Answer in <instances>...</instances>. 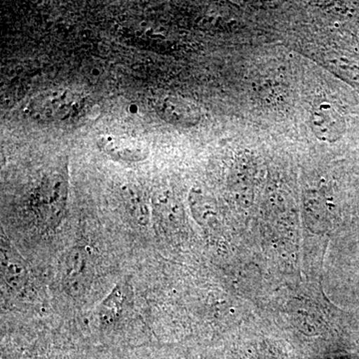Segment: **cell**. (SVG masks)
<instances>
[{"instance_id": "cell-1", "label": "cell", "mask_w": 359, "mask_h": 359, "mask_svg": "<svg viewBox=\"0 0 359 359\" xmlns=\"http://www.w3.org/2000/svg\"><path fill=\"white\" fill-rule=\"evenodd\" d=\"M84 107L83 97L69 90H52L33 99L28 110L36 121L54 123L76 119Z\"/></svg>"}, {"instance_id": "cell-2", "label": "cell", "mask_w": 359, "mask_h": 359, "mask_svg": "<svg viewBox=\"0 0 359 359\" xmlns=\"http://www.w3.org/2000/svg\"><path fill=\"white\" fill-rule=\"evenodd\" d=\"M68 181L66 170L56 169L44 177L32 196V207L40 221L58 223L67 200Z\"/></svg>"}, {"instance_id": "cell-3", "label": "cell", "mask_w": 359, "mask_h": 359, "mask_svg": "<svg viewBox=\"0 0 359 359\" xmlns=\"http://www.w3.org/2000/svg\"><path fill=\"white\" fill-rule=\"evenodd\" d=\"M92 259L84 248H74L66 255L62 266L63 287L68 294H83L92 280Z\"/></svg>"}, {"instance_id": "cell-4", "label": "cell", "mask_w": 359, "mask_h": 359, "mask_svg": "<svg viewBox=\"0 0 359 359\" xmlns=\"http://www.w3.org/2000/svg\"><path fill=\"white\" fill-rule=\"evenodd\" d=\"M309 126L318 140L330 143L341 138L346 130L344 118L327 102L318 104L311 111Z\"/></svg>"}, {"instance_id": "cell-5", "label": "cell", "mask_w": 359, "mask_h": 359, "mask_svg": "<svg viewBox=\"0 0 359 359\" xmlns=\"http://www.w3.org/2000/svg\"><path fill=\"white\" fill-rule=\"evenodd\" d=\"M98 145L110 157L125 162H140L150 153L144 142L130 137L106 135L99 138Z\"/></svg>"}, {"instance_id": "cell-6", "label": "cell", "mask_w": 359, "mask_h": 359, "mask_svg": "<svg viewBox=\"0 0 359 359\" xmlns=\"http://www.w3.org/2000/svg\"><path fill=\"white\" fill-rule=\"evenodd\" d=\"M156 110L172 124L191 125L197 122L199 114L188 101L176 96H163L156 101Z\"/></svg>"}, {"instance_id": "cell-7", "label": "cell", "mask_w": 359, "mask_h": 359, "mask_svg": "<svg viewBox=\"0 0 359 359\" xmlns=\"http://www.w3.org/2000/svg\"><path fill=\"white\" fill-rule=\"evenodd\" d=\"M124 287L117 285L100 306V320L104 325H113L119 320L126 302Z\"/></svg>"}, {"instance_id": "cell-8", "label": "cell", "mask_w": 359, "mask_h": 359, "mask_svg": "<svg viewBox=\"0 0 359 359\" xmlns=\"http://www.w3.org/2000/svg\"><path fill=\"white\" fill-rule=\"evenodd\" d=\"M123 200L126 205L127 211L131 215L134 221L139 224H147L149 222V208L147 202L137 189H123Z\"/></svg>"}, {"instance_id": "cell-9", "label": "cell", "mask_w": 359, "mask_h": 359, "mask_svg": "<svg viewBox=\"0 0 359 359\" xmlns=\"http://www.w3.org/2000/svg\"><path fill=\"white\" fill-rule=\"evenodd\" d=\"M4 278L6 283L13 289H20L26 282V269L25 264L20 259L6 256L2 257Z\"/></svg>"}]
</instances>
